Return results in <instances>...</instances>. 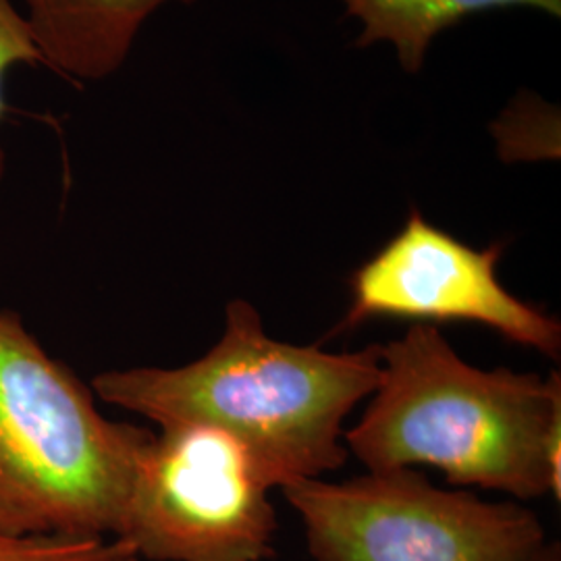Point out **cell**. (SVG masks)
Here are the masks:
<instances>
[{
	"label": "cell",
	"mask_w": 561,
	"mask_h": 561,
	"mask_svg": "<svg viewBox=\"0 0 561 561\" xmlns=\"http://www.w3.org/2000/svg\"><path fill=\"white\" fill-rule=\"evenodd\" d=\"M167 2L173 0H25V20L46 67L69 80L101 81L119 69L144 21Z\"/></svg>",
	"instance_id": "52a82bcc"
},
{
	"label": "cell",
	"mask_w": 561,
	"mask_h": 561,
	"mask_svg": "<svg viewBox=\"0 0 561 561\" xmlns=\"http://www.w3.org/2000/svg\"><path fill=\"white\" fill-rule=\"evenodd\" d=\"M347 15L362 21L356 48L391 42L401 69L419 73L431 42L447 27L482 11L530 7L560 18L561 0H343Z\"/></svg>",
	"instance_id": "ba28073f"
},
{
	"label": "cell",
	"mask_w": 561,
	"mask_h": 561,
	"mask_svg": "<svg viewBox=\"0 0 561 561\" xmlns=\"http://www.w3.org/2000/svg\"><path fill=\"white\" fill-rule=\"evenodd\" d=\"M134 553L123 539H50L0 535V561H113Z\"/></svg>",
	"instance_id": "9c48e42d"
},
{
	"label": "cell",
	"mask_w": 561,
	"mask_h": 561,
	"mask_svg": "<svg viewBox=\"0 0 561 561\" xmlns=\"http://www.w3.org/2000/svg\"><path fill=\"white\" fill-rule=\"evenodd\" d=\"M152 435L104 419L92 387L0 308V535L117 539Z\"/></svg>",
	"instance_id": "3957f363"
},
{
	"label": "cell",
	"mask_w": 561,
	"mask_h": 561,
	"mask_svg": "<svg viewBox=\"0 0 561 561\" xmlns=\"http://www.w3.org/2000/svg\"><path fill=\"white\" fill-rule=\"evenodd\" d=\"M530 561H561L560 542H545L541 551Z\"/></svg>",
	"instance_id": "8fae6325"
},
{
	"label": "cell",
	"mask_w": 561,
	"mask_h": 561,
	"mask_svg": "<svg viewBox=\"0 0 561 561\" xmlns=\"http://www.w3.org/2000/svg\"><path fill=\"white\" fill-rule=\"evenodd\" d=\"M502 248L477 250L414 210L400 231L352 275V304L340 331L373 317L477 322L505 340L560 358L561 324L503 287Z\"/></svg>",
	"instance_id": "8992f818"
},
{
	"label": "cell",
	"mask_w": 561,
	"mask_h": 561,
	"mask_svg": "<svg viewBox=\"0 0 561 561\" xmlns=\"http://www.w3.org/2000/svg\"><path fill=\"white\" fill-rule=\"evenodd\" d=\"M379 377L381 345L333 354L273 340L250 301L231 300L221 340L198 360L104 370L92 391L159 426L219 428L280 486L321 479L347 461L343 422L373 396Z\"/></svg>",
	"instance_id": "6da1fadb"
},
{
	"label": "cell",
	"mask_w": 561,
	"mask_h": 561,
	"mask_svg": "<svg viewBox=\"0 0 561 561\" xmlns=\"http://www.w3.org/2000/svg\"><path fill=\"white\" fill-rule=\"evenodd\" d=\"M113 561H140V558L136 553H125V556H121V558Z\"/></svg>",
	"instance_id": "7c38bea8"
},
{
	"label": "cell",
	"mask_w": 561,
	"mask_h": 561,
	"mask_svg": "<svg viewBox=\"0 0 561 561\" xmlns=\"http://www.w3.org/2000/svg\"><path fill=\"white\" fill-rule=\"evenodd\" d=\"M343 443L368 472L416 466L449 484L561 500V381L461 360L435 324L381 345V377Z\"/></svg>",
	"instance_id": "7a4b0ae2"
},
{
	"label": "cell",
	"mask_w": 561,
	"mask_h": 561,
	"mask_svg": "<svg viewBox=\"0 0 561 561\" xmlns=\"http://www.w3.org/2000/svg\"><path fill=\"white\" fill-rule=\"evenodd\" d=\"M20 65H44L25 15H20L11 0H0V119L11 111L4 96V83L11 69ZM4 175V152L0 150V180Z\"/></svg>",
	"instance_id": "30bf717a"
},
{
	"label": "cell",
	"mask_w": 561,
	"mask_h": 561,
	"mask_svg": "<svg viewBox=\"0 0 561 561\" xmlns=\"http://www.w3.org/2000/svg\"><path fill=\"white\" fill-rule=\"evenodd\" d=\"M279 489L314 561H530L547 542L533 510L439 489L414 468Z\"/></svg>",
	"instance_id": "277c9868"
},
{
	"label": "cell",
	"mask_w": 561,
	"mask_h": 561,
	"mask_svg": "<svg viewBox=\"0 0 561 561\" xmlns=\"http://www.w3.org/2000/svg\"><path fill=\"white\" fill-rule=\"evenodd\" d=\"M144 447L117 539L140 560L275 556L273 486L248 449L206 424H167Z\"/></svg>",
	"instance_id": "5b68a950"
}]
</instances>
